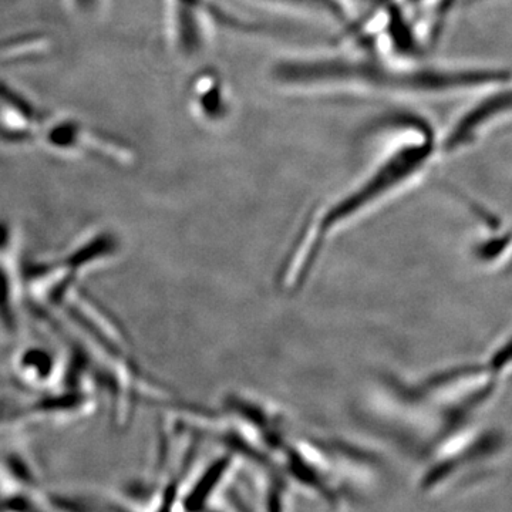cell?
I'll use <instances>...</instances> for the list:
<instances>
[{"label": "cell", "instance_id": "3957f363", "mask_svg": "<svg viewBox=\"0 0 512 512\" xmlns=\"http://www.w3.org/2000/svg\"><path fill=\"white\" fill-rule=\"evenodd\" d=\"M171 40L185 59L205 52L215 32H259L256 23L242 19L217 0H167Z\"/></svg>", "mask_w": 512, "mask_h": 512}, {"label": "cell", "instance_id": "6da1fadb", "mask_svg": "<svg viewBox=\"0 0 512 512\" xmlns=\"http://www.w3.org/2000/svg\"><path fill=\"white\" fill-rule=\"evenodd\" d=\"M376 126L380 156L355 184L309 212L292 239L278 272L284 292L302 291L333 239L412 190L443 158L439 133L420 114L392 113Z\"/></svg>", "mask_w": 512, "mask_h": 512}, {"label": "cell", "instance_id": "9c48e42d", "mask_svg": "<svg viewBox=\"0 0 512 512\" xmlns=\"http://www.w3.org/2000/svg\"><path fill=\"white\" fill-rule=\"evenodd\" d=\"M49 47V40L42 33H22L0 40V64L16 60L33 59L43 55Z\"/></svg>", "mask_w": 512, "mask_h": 512}, {"label": "cell", "instance_id": "ba28073f", "mask_svg": "<svg viewBox=\"0 0 512 512\" xmlns=\"http://www.w3.org/2000/svg\"><path fill=\"white\" fill-rule=\"evenodd\" d=\"M53 512H134L126 504L92 494L53 493L47 495Z\"/></svg>", "mask_w": 512, "mask_h": 512}, {"label": "cell", "instance_id": "30bf717a", "mask_svg": "<svg viewBox=\"0 0 512 512\" xmlns=\"http://www.w3.org/2000/svg\"><path fill=\"white\" fill-rule=\"evenodd\" d=\"M225 468H227V461L225 460L217 461V463L212 464V466L208 468L207 473L195 483L190 493L185 497V510L198 512L204 507L208 497H210L214 488L220 483Z\"/></svg>", "mask_w": 512, "mask_h": 512}, {"label": "cell", "instance_id": "7a4b0ae2", "mask_svg": "<svg viewBox=\"0 0 512 512\" xmlns=\"http://www.w3.org/2000/svg\"><path fill=\"white\" fill-rule=\"evenodd\" d=\"M269 79L286 92L412 100L471 97L511 84L507 67L399 60L346 47L318 55L282 57L269 67Z\"/></svg>", "mask_w": 512, "mask_h": 512}, {"label": "cell", "instance_id": "277c9868", "mask_svg": "<svg viewBox=\"0 0 512 512\" xmlns=\"http://www.w3.org/2000/svg\"><path fill=\"white\" fill-rule=\"evenodd\" d=\"M473 99L451 121L446 131L441 136L439 134L441 157L466 153L510 117V84L474 94Z\"/></svg>", "mask_w": 512, "mask_h": 512}, {"label": "cell", "instance_id": "5b68a950", "mask_svg": "<svg viewBox=\"0 0 512 512\" xmlns=\"http://www.w3.org/2000/svg\"><path fill=\"white\" fill-rule=\"evenodd\" d=\"M419 33L424 47L430 50L441 39L448 20L467 0H399Z\"/></svg>", "mask_w": 512, "mask_h": 512}, {"label": "cell", "instance_id": "8992f818", "mask_svg": "<svg viewBox=\"0 0 512 512\" xmlns=\"http://www.w3.org/2000/svg\"><path fill=\"white\" fill-rule=\"evenodd\" d=\"M192 80L191 100L194 101L198 116L210 123L227 119L231 101L227 83L220 74L214 70H205Z\"/></svg>", "mask_w": 512, "mask_h": 512}, {"label": "cell", "instance_id": "8fae6325", "mask_svg": "<svg viewBox=\"0 0 512 512\" xmlns=\"http://www.w3.org/2000/svg\"><path fill=\"white\" fill-rule=\"evenodd\" d=\"M178 487L175 484L168 485L158 498V507L154 512H174L175 503H177Z\"/></svg>", "mask_w": 512, "mask_h": 512}, {"label": "cell", "instance_id": "52a82bcc", "mask_svg": "<svg viewBox=\"0 0 512 512\" xmlns=\"http://www.w3.org/2000/svg\"><path fill=\"white\" fill-rule=\"evenodd\" d=\"M256 2L272 8L288 10V12L332 20L338 23L340 28L348 25L356 15L353 12L352 0H256Z\"/></svg>", "mask_w": 512, "mask_h": 512}]
</instances>
